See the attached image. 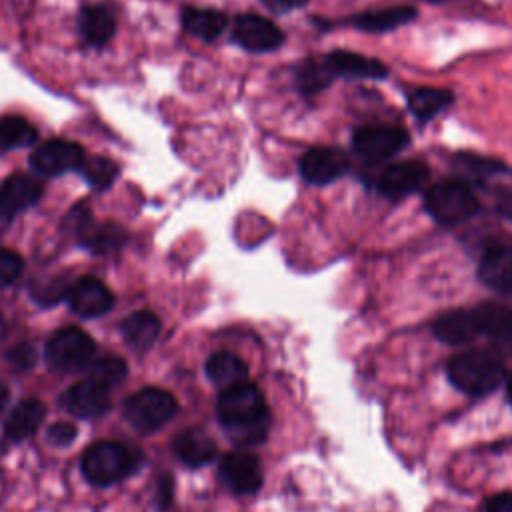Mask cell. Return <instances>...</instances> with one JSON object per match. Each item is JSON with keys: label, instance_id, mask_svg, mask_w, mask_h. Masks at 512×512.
Here are the masks:
<instances>
[{"label": "cell", "instance_id": "obj_25", "mask_svg": "<svg viewBox=\"0 0 512 512\" xmlns=\"http://www.w3.org/2000/svg\"><path fill=\"white\" fill-rule=\"evenodd\" d=\"M412 18H416V10L410 6H394V8H382V10H370L356 14L352 18V24L366 32H386L394 30L402 24H408Z\"/></svg>", "mask_w": 512, "mask_h": 512}, {"label": "cell", "instance_id": "obj_11", "mask_svg": "<svg viewBox=\"0 0 512 512\" xmlns=\"http://www.w3.org/2000/svg\"><path fill=\"white\" fill-rule=\"evenodd\" d=\"M236 42L250 52H270L284 42L282 30L256 14H244L234 24Z\"/></svg>", "mask_w": 512, "mask_h": 512}, {"label": "cell", "instance_id": "obj_27", "mask_svg": "<svg viewBox=\"0 0 512 512\" xmlns=\"http://www.w3.org/2000/svg\"><path fill=\"white\" fill-rule=\"evenodd\" d=\"M452 98V92L444 88H416L408 94V106L418 120L426 122L448 108Z\"/></svg>", "mask_w": 512, "mask_h": 512}, {"label": "cell", "instance_id": "obj_24", "mask_svg": "<svg viewBox=\"0 0 512 512\" xmlns=\"http://www.w3.org/2000/svg\"><path fill=\"white\" fill-rule=\"evenodd\" d=\"M120 332L134 350H146L160 334V320L148 310H138L122 320Z\"/></svg>", "mask_w": 512, "mask_h": 512}, {"label": "cell", "instance_id": "obj_21", "mask_svg": "<svg viewBox=\"0 0 512 512\" xmlns=\"http://www.w3.org/2000/svg\"><path fill=\"white\" fill-rule=\"evenodd\" d=\"M44 404L36 398H26L20 404H16L10 412V416L6 418L4 430L6 436L10 440H24L28 436H32L38 426L44 420Z\"/></svg>", "mask_w": 512, "mask_h": 512}, {"label": "cell", "instance_id": "obj_43", "mask_svg": "<svg viewBox=\"0 0 512 512\" xmlns=\"http://www.w3.org/2000/svg\"><path fill=\"white\" fill-rule=\"evenodd\" d=\"M508 398H510V402H512V376H510V380H508Z\"/></svg>", "mask_w": 512, "mask_h": 512}, {"label": "cell", "instance_id": "obj_28", "mask_svg": "<svg viewBox=\"0 0 512 512\" xmlns=\"http://www.w3.org/2000/svg\"><path fill=\"white\" fill-rule=\"evenodd\" d=\"M78 238L88 250H92L96 254H108V252L118 250L124 244L126 234L120 226H116L112 222H104V224L92 222Z\"/></svg>", "mask_w": 512, "mask_h": 512}, {"label": "cell", "instance_id": "obj_14", "mask_svg": "<svg viewBox=\"0 0 512 512\" xmlns=\"http://www.w3.org/2000/svg\"><path fill=\"white\" fill-rule=\"evenodd\" d=\"M426 180H428V168L422 162L406 160V162L392 164L382 172L378 180V190L388 198H402L422 188Z\"/></svg>", "mask_w": 512, "mask_h": 512}, {"label": "cell", "instance_id": "obj_33", "mask_svg": "<svg viewBox=\"0 0 512 512\" xmlns=\"http://www.w3.org/2000/svg\"><path fill=\"white\" fill-rule=\"evenodd\" d=\"M334 78L326 58L324 60H308L298 72V84L304 92H318L326 88Z\"/></svg>", "mask_w": 512, "mask_h": 512}, {"label": "cell", "instance_id": "obj_36", "mask_svg": "<svg viewBox=\"0 0 512 512\" xmlns=\"http://www.w3.org/2000/svg\"><path fill=\"white\" fill-rule=\"evenodd\" d=\"M8 360H10V364H12L14 368L26 370V368H30V366L36 362V352H34V348H32L30 344L24 342V344H18V346L10 348Z\"/></svg>", "mask_w": 512, "mask_h": 512}, {"label": "cell", "instance_id": "obj_18", "mask_svg": "<svg viewBox=\"0 0 512 512\" xmlns=\"http://www.w3.org/2000/svg\"><path fill=\"white\" fill-rule=\"evenodd\" d=\"M326 62L334 76H348V78H384L386 66L374 58L336 50L326 56Z\"/></svg>", "mask_w": 512, "mask_h": 512}, {"label": "cell", "instance_id": "obj_35", "mask_svg": "<svg viewBox=\"0 0 512 512\" xmlns=\"http://www.w3.org/2000/svg\"><path fill=\"white\" fill-rule=\"evenodd\" d=\"M76 438V428L68 422H56L48 428L46 440L54 446H68Z\"/></svg>", "mask_w": 512, "mask_h": 512}, {"label": "cell", "instance_id": "obj_5", "mask_svg": "<svg viewBox=\"0 0 512 512\" xmlns=\"http://www.w3.org/2000/svg\"><path fill=\"white\" fill-rule=\"evenodd\" d=\"M174 396L162 388H142L124 402V418L140 432L148 434L162 428L176 414Z\"/></svg>", "mask_w": 512, "mask_h": 512}, {"label": "cell", "instance_id": "obj_34", "mask_svg": "<svg viewBox=\"0 0 512 512\" xmlns=\"http://www.w3.org/2000/svg\"><path fill=\"white\" fill-rule=\"evenodd\" d=\"M24 270V260L12 250L0 248V288L10 286Z\"/></svg>", "mask_w": 512, "mask_h": 512}, {"label": "cell", "instance_id": "obj_9", "mask_svg": "<svg viewBox=\"0 0 512 512\" xmlns=\"http://www.w3.org/2000/svg\"><path fill=\"white\" fill-rule=\"evenodd\" d=\"M220 478L236 494H254L262 486L260 460L246 450H236L220 460Z\"/></svg>", "mask_w": 512, "mask_h": 512}, {"label": "cell", "instance_id": "obj_1", "mask_svg": "<svg viewBox=\"0 0 512 512\" xmlns=\"http://www.w3.org/2000/svg\"><path fill=\"white\" fill-rule=\"evenodd\" d=\"M216 410L222 426L238 444L254 446L266 440L270 412L256 384L244 382L222 390Z\"/></svg>", "mask_w": 512, "mask_h": 512}, {"label": "cell", "instance_id": "obj_6", "mask_svg": "<svg viewBox=\"0 0 512 512\" xmlns=\"http://www.w3.org/2000/svg\"><path fill=\"white\" fill-rule=\"evenodd\" d=\"M94 350V340L84 330L68 326L54 332L46 342V360L60 372H74L92 362Z\"/></svg>", "mask_w": 512, "mask_h": 512}, {"label": "cell", "instance_id": "obj_26", "mask_svg": "<svg viewBox=\"0 0 512 512\" xmlns=\"http://www.w3.org/2000/svg\"><path fill=\"white\" fill-rule=\"evenodd\" d=\"M182 26L196 38L214 40L222 34L226 26V16L218 10H204V8H186L182 12Z\"/></svg>", "mask_w": 512, "mask_h": 512}, {"label": "cell", "instance_id": "obj_3", "mask_svg": "<svg viewBox=\"0 0 512 512\" xmlns=\"http://www.w3.org/2000/svg\"><path fill=\"white\" fill-rule=\"evenodd\" d=\"M138 458L122 442L100 440L90 444L82 454V474L96 486H110L132 474Z\"/></svg>", "mask_w": 512, "mask_h": 512}, {"label": "cell", "instance_id": "obj_31", "mask_svg": "<svg viewBox=\"0 0 512 512\" xmlns=\"http://www.w3.org/2000/svg\"><path fill=\"white\" fill-rule=\"evenodd\" d=\"M80 172L84 180L94 188V190H106L118 176V166L102 156H94L84 160L80 166Z\"/></svg>", "mask_w": 512, "mask_h": 512}, {"label": "cell", "instance_id": "obj_22", "mask_svg": "<svg viewBox=\"0 0 512 512\" xmlns=\"http://www.w3.org/2000/svg\"><path fill=\"white\" fill-rule=\"evenodd\" d=\"M474 312L478 330L492 340L512 348V310L500 304H482Z\"/></svg>", "mask_w": 512, "mask_h": 512}, {"label": "cell", "instance_id": "obj_13", "mask_svg": "<svg viewBox=\"0 0 512 512\" xmlns=\"http://www.w3.org/2000/svg\"><path fill=\"white\" fill-rule=\"evenodd\" d=\"M348 168L346 156L336 148L316 146L310 148L300 160V172L310 184H330L338 180Z\"/></svg>", "mask_w": 512, "mask_h": 512}, {"label": "cell", "instance_id": "obj_39", "mask_svg": "<svg viewBox=\"0 0 512 512\" xmlns=\"http://www.w3.org/2000/svg\"><path fill=\"white\" fill-rule=\"evenodd\" d=\"M274 12H290L294 8L304 6L308 0H262Z\"/></svg>", "mask_w": 512, "mask_h": 512}, {"label": "cell", "instance_id": "obj_40", "mask_svg": "<svg viewBox=\"0 0 512 512\" xmlns=\"http://www.w3.org/2000/svg\"><path fill=\"white\" fill-rule=\"evenodd\" d=\"M498 210L500 214L512 222V190L510 192H504L500 198H498Z\"/></svg>", "mask_w": 512, "mask_h": 512}, {"label": "cell", "instance_id": "obj_4", "mask_svg": "<svg viewBox=\"0 0 512 512\" xmlns=\"http://www.w3.org/2000/svg\"><path fill=\"white\" fill-rule=\"evenodd\" d=\"M424 204L428 214L446 226L466 222L478 212V200L472 190L466 184L452 180L430 186Z\"/></svg>", "mask_w": 512, "mask_h": 512}, {"label": "cell", "instance_id": "obj_32", "mask_svg": "<svg viewBox=\"0 0 512 512\" xmlns=\"http://www.w3.org/2000/svg\"><path fill=\"white\" fill-rule=\"evenodd\" d=\"M454 166L472 178H490L506 172V166L502 162L476 154H458L454 158Z\"/></svg>", "mask_w": 512, "mask_h": 512}, {"label": "cell", "instance_id": "obj_15", "mask_svg": "<svg viewBox=\"0 0 512 512\" xmlns=\"http://www.w3.org/2000/svg\"><path fill=\"white\" fill-rule=\"evenodd\" d=\"M42 196V184L28 174H12L0 184V214L16 216L34 206Z\"/></svg>", "mask_w": 512, "mask_h": 512}, {"label": "cell", "instance_id": "obj_37", "mask_svg": "<svg viewBox=\"0 0 512 512\" xmlns=\"http://www.w3.org/2000/svg\"><path fill=\"white\" fill-rule=\"evenodd\" d=\"M170 502H172V478L162 476L158 478V486H156V506L158 510H166Z\"/></svg>", "mask_w": 512, "mask_h": 512}, {"label": "cell", "instance_id": "obj_2", "mask_svg": "<svg viewBox=\"0 0 512 512\" xmlns=\"http://www.w3.org/2000/svg\"><path fill=\"white\" fill-rule=\"evenodd\" d=\"M450 382L470 396L494 392L504 380L502 360L488 350H468L448 362Z\"/></svg>", "mask_w": 512, "mask_h": 512}, {"label": "cell", "instance_id": "obj_20", "mask_svg": "<svg viewBox=\"0 0 512 512\" xmlns=\"http://www.w3.org/2000/svg\"><path fill=\"white\" fill-rule=\"evenodd\" d=\"M206 374L220 390L248 382V366L232 352L212 354L206 362Z\"/></svg>", "mask_w": 512, "mask_h": 512}, {"label": "cell", "instance_id": "obj_29", "mask_svg": "<svg viewBox=\"0 0 512 512\" xmlns=\"http://www.w3.org/2000/svg\"><path fill=\"white\" fill-rule=\"evenodd\" d=\"M38 138V130L22 116H2L0 118V150L26 148Z\"/></svg>", "mask_w": 512, "mask_h": 512}, {"label": "cell", "instance_id": "obj_16", "mask_svg": "<svg viewBox=\"0 0 512 512\" xmlns=\"http://www.w3.org/2000/svg\"><path fill=\"white\" fill-rule=\"evenodd\" d=\"M478 276L496 292H512V248L504 244L486 246L478 264Z\"/></svg>", "mask_w": 512, "mask_h": 512}, {"label": "cell", "instance_id": "obj_7", "mask_svg": "<svg viewBox=\"0 0 512 512\" xmlns=\"http://www.w3.org/2000/svg\"><path fill=\"white\" fill-rule=\"evenodd\" d=\"M408 142V136L398 126H362L354 132L352 144L360 158L368 162H382L400 152Z\"/></svg>", "mask_w": 512, "mask_h": 512}, {"label": "cell", "instance_id": "obj_19", "mask_svg": "<svg viewBox=\"0 0 512 512\" xmlns=\"http://www.w3.org/2000/svg\"><path fill=\"white\" fill-rule=\"evenodd\" d=\"M176 456L188 466H204L216 456L214 440L202 430H184L174 438Z\"/></svg>", "mask_w": 512, "mask_h": 512}, {"label": "cell", "instance_id": "obj_17", "mask_svg": "<svg viewBox=\"0 0 512 512\" xmlns=\"http://www.w3.org/2000/svg\"><path fill=\"white\" fill-rule=\"evenodd\" d=\"M432 332L440 342H446L452 346L470 342L472 338H476V334H480L474 312H468V310H452L442 314L440 318L434 320Z\"/></svg>", "mask_w": 512, "mask_h": 512}, {"label": "cell", "instance_id": "obj_38", "mask_svg": "<svg viewBox=\"0 0 512 512\" xmlns=\"http://www.w3.org/2000/svg\"><path fill=\"white\" fill-rule=\"evenodd\" d=\"M486 512H512V492H500L486 502Z\"/></svg>", "mask_w": 512, "mask_h": 512}, {"label": "cell", "instance_id": "obj_10", "mask_svg": "<svg viewBox=\"0 0 512 512\" xmlns=\"http://www.w3.org/2000/svg\"><path fill=\"white\" fill-rule=\"evenodd\" d=\"M68 304L78 316L96 318L112 308L114 296L102 280L94 276H82L76 284L70 286Z\"/></svg>", "mask_w": 512, "mask_h": 512}, {"label": "cell", "instance_id": "obj_23", "mask_svg": "<svg viewBox=\"0 0 512 512\" xmlns=\"http://www.w3.org/2000/svg\"><path fill=\"white\" fill-rule=\"evenodd\" d=\"M78 28L92 46H104L116 30L112 12L106 6H84L78 16Z\"/></svg>", "mask_w": 512, "mask_h": 512}, {"label": "cell", "instance_id": "obj_12", "mask_svg": "<svg viewBox=\"0 0 512 512\" xmlns=\"http://www.w3.org/2000/svg\"><path fill=\"white\" fill-rule=\"evenodd\" d=\"M62 406L78 418H96L110 408V390L98 386L90 378L72 384L60 398Z\"/></svg>", "mask_w": 512, "mask_h": 512}, {"label": "cell", "instance_id": "obj_30", "mask_svg": "<svg viewBox=\"0 0 512 512\" xmlns=\"http://www.w3.org/2000/svg\"><path fill=\"white\" fill-rule=\"evenodd\" d=\"M126 374H128L126 362L118 356H104L92 362L88 370V378L106 390H112L114 386H118L126 378Z\"/></svg>", "mask_w": 512, "mask_h": 512}, {"label": "cell", "instance_id": "obj_41", "mask_svg": "<svg viewBox=\"0 0 512 512\" xmlns=\"http://www.w3.org/2000/svg\"><path fill=\"white\" fill-rule=\"evenodd\" d=\"M6 402H8V386L0 382V410L6 406Z\"/></svg>", "mask_w": 512, "mask_h": 512}, {"label": "cell", "instance_id": "obj_44", "mask_svg": "<svg viewBox=\"0 0 512 512\" xmlns=\"http://www.w3.org/2000/svg\"><path fill=\"white\" fill-rule=\"evenodd\" d=\"M2 218H6V216L0 214V234H2V230H4V226H6V222H2Z\"/></svg>", "mask_w": 512, "mask_h": 512}, {"label": "cell", "instance_id": "obj_8", "mask_svg": "<svg viewBox=\"0 0 512 512\" xmlns=\"http://www.w3.org/2000/svg\"><path fill=\"white\" fill-rule=\"evenodd\" d=\"M84 160V148L70 140H48L30 154V166L42 176L80 170Z\"/></svg>", "mask_w": 512, "mask_h": 512}, {"label": "cell", "instance_id": "obj_42", "mask_svg": "<svg viewBox=\"0 0 512 512\" xmlns=\"http://www.w3.org/2000/svg\"><path fill=\"white\" fill-rule=\"evenodd\" d=\"M6 330H8V326H6V320H4V316L0 314V340L6 336Z\"/></svg>", "mask_w": 512, "mask_h": 512}]
</instances>
